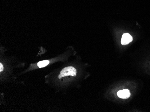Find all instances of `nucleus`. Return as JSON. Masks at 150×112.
<instances>
[{
	"instance_id": "1",
	"label": "nucleus",
	"mask_w": 150,
	"mask_h": 112,
	"mask_svg": "<svg viewBox=\"0 0 150 112\" xmlns=\"http://www.w3.org/2000/svg\"><path fill=\"white\" fill-rule=\"evenodd\" d=\"M76 70L75 68L73 67H68L64 68L61 71L60 74L58 76V78H62L63 77L68 76H75L76 75Z\"/></svg>"
},
{
	"instance_id": "2",
	"label": "nucleus",
	"mask_w": 150,
	"mask_h": 112,
	"mask_svg": "<svg viewBox=\"0 0 150 112\" xmlns=\"http://www.w3.org/2000/svg\"><path fill=\"white\" fill-rule=\"evenodd\" d=\"M133 40L132 37L128 33L124 34L122 37L121 40V44L123 45L128 44Z\"/></svg>"
},
{
	"instance_id": "3",
	"label": "nucleus",
	"mask_w": 150,
	"mask_h": 112,
	"mask_svg": "<svg viewBox=\"0 0 150 112\" xmlns=\"http://www.w3.org/2000/svg\"><path fill=\"white\" fill-rule=\"evenodd\" d=\"M117 96L120 98L122 99H127L129 98L130 96V93L129 92V90L128 89H124L122 90H120L117 92Z\"/></svg>"
},
{
	"instance_id": "4",
	"label": "nucleus",
	"mask_w": 150,
	"mask_h": 112,
	"mask_svg": "<svg viewBox=\"0 0 150 112\" xmlns=\"http://www.w3.org/2000/svg\"><path fill=\"white\" fill-rule=\"evenodd\" d=\"M49 63H50V61L49 60L41 61L37 63V66L40 68H44L48 65Z\"/></svg>"
},
{
	"instance_id": "5",
	"label": "nucleus",
	"mask_w": 150,
	"mask_h": 112,
	"mask_svg": "<svg viewBox=\"0 0 150 112\" xmlns=\"http://www.w3.org/2000/svg\"><path fill=\"white\" fill-rule=\"evenodd\" d=\"M3 69H4V68H3V65L2 64V63H0V72H2L3 70Z\"/></svg>"
}]
</instances>
